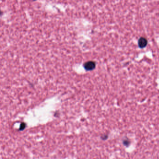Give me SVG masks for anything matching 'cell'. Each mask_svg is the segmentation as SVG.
Instances as JSON below:
<instances>
[{
    "label": "cell",
    "instance_id": "cell-3",
    "mask_svg": "<svg viewBox=\"0 0 159 159\" xmlns=\"http://www.w3.org/2000/svg\"><path fill=\"white\" fill-rule=\"evenodd\" d=\"M26 127V124L25 123H22L21 125H20V128H19V130L20 131H22L23 130H24L25 129V128Z\"/></svg>",
    "mask_w": 159,
    "mask_h": 159
},
{
    "label": "cell",
    "instance_id": "cell-2",
    "mask_svg": "<svg viewBox=\"0 0 159 159\" xmlns=\"http://www.w3.org/2000/svg\"><path fill=\"white\" fill-rule=\"evenodd\" d=\"M147 44V40L145 38L141 37L138 40V45L139 48L142 49L146 47Z\"/></svg>",
    "mask_w": 159,
    "mask_h": 159
},
{
    "label": "cell",
    "instance_id": "cell-4",
    "mask_svg": "<svg viewBox=\"0 0 159 159\" xmlns=\"http://www.w3.org/2000/svg\"></svg>",
    "mask_w": 159,
    "mask_h": 159
},
{
    "label": "cell",
    "instance_id": "cell-1",
    "mask_svg": "<svg viewBox=\"0 0 159 159\" xmlns=\"http://www.w3.org/2000/svg\"><path fill=\"white\" fill-rule=\"evenodd\" d=\"M84 68L86 70H92L96 67V64L93 61H88L84 64Z\"/></svg>",
    "mask_w": 159,
    "mask_h": 159
}]
</instances>
